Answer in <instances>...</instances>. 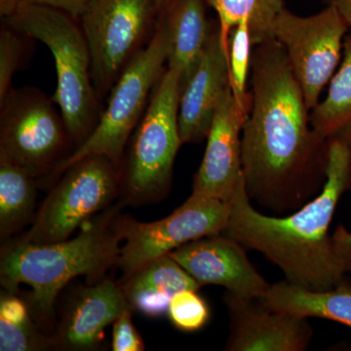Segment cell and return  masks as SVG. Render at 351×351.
I'll return each instance as SVG.
<instances>
[{"instance_id":"cell-19","label":"cell","mask_w":351,"mask_h":351,"mask_svg":"<svg viewBox=\"0 0 351 351\" xmlns=\"http://www.w3.org/2000/svg\"><path fill=\"white\" fill-rule=\"evenodd\" d=\"M265 306L306 318L334 321L351 328V283L324 292H314L297 287L287 281L270 284L258 298Z\"/></svg>"},{"instance_id":"cell-26","label":"cell","mask_w":351,"mask_h":351,"mask_svg":"<svg viewBox=\"0 0 351 351\" xmlns=\"http://www.w3.org/2000/svg\"><path fill=\"white\" fill-rule=\"evenodd\" d=\"M22 34L3 23L0 29V101L13 89L12 80L24 54Z\"/></svg>"},{"instance_id":"cell-27","label":"cell","mask_w":351,"mask_h":351,"mask_svg":"<svg viewBox=\"0 0 351 351\" xmlns=\"http://www.w3.org/2000/svg\"><path fill=\"white\" fill-rule=\"evenodd\" d=\"M131 307L123 311L113 322L112 348L113 351H143L144 341L132 321Z\"/></svg>"},{"instance_id":"cell-32","label":"cell","mask_w":351,"mask_h":351,"mask_svg":"<svg viewBox=\"0 0 351 351\" xmlns=\"http://www.w3.org/2000/svg\"><path fill=\"white\" fill-rule=\"evenodd\" d=\"M332 136H336V137L341 138V140H343V142H346V144L350 145L351 147V121L346 124L343 128L339 129Z\"/></svg>"},{"instance_id":"cell-7","label":"cell","mask_w":351,"mask_h":351,"mask_svg":"<svg viewBox=\"0 0 351 351\" xmlns=\"http://www.w3.org/2000/svg\"><path fill=\"white\" fill-rule=\"evenodd\" d=\"M52 99L36 88L12 89L0 101V158L49 180L69 154L68 129Z\"/></svg>"},{"instance_id":"cell-1","label":"cell","mask_w":351,"mask_h":351,"mask_svg":"<svg viewBox=\"0 0 351 351\" xmlns=\"http://www.w3.org/2000/svg\"><path fill=\"white\" fill-rule=\"evenodd\" d=\"M252 105L242 130V167L249 199L270 215L292 213L326 182L328 138L311 110L287 54L276 38L255 46Z\"/></svg>"},{"instance_id":"cell-2","label":"cell","mask_w":351,"mask_h":351,"mask_svg":"<svg viewBox=\"0 0 351 351\" xmlns=\"http://www.w3.org/2000/svg\"><path fill=\"white\" fill-rule=\"evenodd\" d=\"M326 182L319 195L292 213H263L249 199L244 178L230 199L225 234L247 251H256L279 267L288 283L324 292L348 281L339 263L330 226L339 201L351 191V147L328 138Z\"/></svg>"},{"instance_id":"cell-21","label":"cell","mask_w":351,"mask_h":351,"mask_svg":"<svg viewBox=\"0 0 351 351\" xmlns=\"http://www.w3.org/2000/svg\"><path fill=\"white\" fill-rule=\"evenodd\" d=\"M218 14L221 43L228 53L233 27L246 21L254 46L274 38V21L285 8V0H205Z\"/></svg>"},{"instance_id":"cell-30","label":"cell","mask_w":351,"mask_h":351,"mask_svg":"<svg viewBox=\"0 0 351 351\" xmlns=\"http://www.w3.org/2000/svg\"><path fill=\"white\" fill-rule=\"evenodd\" d=\"M24 0H0V15L2 19H7L17 12Z\"/></svg>"},{"instance_id":"cell-15","label":"cell","mask_w":351,"mask_h":351,"mask_svg":"<svg viewBox=\"0 0 351 351\" xmlns=\"http://www.w3.org/2000/svg\"><path fill=\"white\" fill-rule=\"evenodd\" d=\"M230 88L228 53L218 24L199 61L182 82L179 129L182 144H198L207 138L215 113Z\"/></svg>"},{"instance_id":"cell-17","label":"cell","mask_w":351,"mask_h":351,"mask_svg":"<svg viewBox=\"0 0 351 351\" xmlns=\"http://www.w3.org/2000/svg\"><path fill=\"white\" fill-rule=\"evenodd\" d=\"M205 0H174L158 16L167 39V68L178 71L182 82L199 61L213 32Z\"/></svg>"},{"instance_id":"cell-6","label":"cell","mask_w":351,"mask_h":351,"mask_svg":"<svg viewBox=\"0 0 351 351\" xmlns=\"http://www.w3.org/2000/svg\"><path fill=\"white\" fill-rule=\"evenodd\" d=\"M167 58L165 31L157 18L149 43L134 57L113 85L107 107L101 112L93 131L58 166L48 181L58 180L69 166L90 156H107L120 167L152 91L167 69Z\"/></svg>"},{"instance_id":"cell-9","label":"cell","mask_w":351,"mask_h":351,"mask_svg":"<svg viewBox=\"0 0 351 351\" xmlns=\"http://www.w3.org/2000/svg\"><path fill=\"white\" fill-rule=\"evenodd\" d=\"M158 18L154 0H89L78 18L99 98L110 93Z\"/></svg>"},{"instance_id":"cell-10","label":"cell","mask_w":351,"mask_h":351,"mask_svg":"<svg viewBox=\"0 0 351 351\" xmlns=\"http://www.w3.org/2000/svg\"><path fill=\"white\" fill-rule=\"evenodd\" d=\"M350 29L332 4L306 17L284 8L274 21V38L283 46L311 112L341 64Z\"/></svg>"},{"instance_id":"cell-12","label":"cell","mask_w":351,"mask_h":351,"mask_svg":"<svg viewBox=\"0 0 351 351\" xmlns=\"http://www.w3.org/2000/svg\"><path fill=\"white\" fill-rule=\"evenodd\" d=\"M230 332L228 351H304L314 331L308 318L274 311L258 298H244L226 291L223 297Z\"/></svg>"},{"instance_id":"cell-25","label":"cell","mask_w":351,"mask_h":351,"mask_svg":"<svg viewBox=\"0 0 351 351\" xmlns=\"http://www.w3.org/2000/svg\"><path fill=\"white\" fill-rule=\"evenodd\" d=\"M198 291L184 290L171 299L167 315L178 330L186 332L199 331L210 319V307Z\"/></svg>"},{"instance_id":"cell-4","label":"cell","mask_w":351,"mask_h":351,"mask_svg":"<svg viewBox=\"0 0 351 351\" xmlns=\"http://www.w3.org/2000/svg\"><path fill=\"white\" fill-rule=\"evenodd\" d=\"M3 21L23 36L41 41L52 53L57 86L51 99L63 115L76 149L93 131L101 115L91 58L80 22L55 7L27 0Z\"/></svg>"},{"instance_id":"cell-29","label":"cell","mask_w":351,"mask_h":351,"mask_svg":"<svg viewBox=\"0 0 351 351\" xmlns=\"http://www.w3.org/2000/svg\"><path fill=\"white\" fill-rule=\"evenodd\" d=\"M27 1L55 7L78 20L89 0H27Z\"/></svg>"},{"instance_id":"cell-18","label":"cell","mask_w":351,"mask_h":351,"mask_svg":"<svg viewBox=\"0 0 351 351\" xmlns=\"http://www.w3.org/2000/svg\"><path fill=\"white\" fill-rule=\"evenodd\" d=\"M131 308L149 317L167 314L173 295L202 286L170 255L145 263L120 284Z\"/></svg>"},{"instance_id":"cell-5","label":"cell","mask_w":351,"mask_h":351,"mask_svg":"<svg viewBox=\"0 0 351 351\" xmlns=\"http://www.w3.org/2000/svg\"><path fill=\"white\" fill-rule=\"evenodd\" d=\"M181 87L180 73L167 68L152 91L120 164V195L124 204H149L169 193L176 157L182 145Z\"/></svg>"},{"instance_id":"cell-33","label":"cell","mask_w":351,"mask_h":351,"mask_svg":"<svg viewBox=\"0 0 351 351\" xmlns=\"http://www.w3.org/2000/svg\"><path fill=\"white\" fill-rule=\"evenodd\" d=\"M173 1H174V0H154L157 11H158V16L159 14L162 13Z\"/></svg>"},{"instance_id":"cell-8","label":"cell","mask_w":351,"mask_h":351,"mask_svg":"<svg viewBox=\"0 0 351 351\" xmlns=\"http://www.w3.org/2000/svg\"><path fill=\"white\" fill-rule=\"evenodd\" d=\"M120 195V167L107 156L76 161L58 178L20 241L49 244L69 239Z\"/></svg>"},{"instance_id":"cell-3","label":"cell","mask_w":351,"mask_h":351,"mask_svg":"<svg viewBox=\"0 0 351 351\" xmlns=\"http://www.w3.org/2000/svg\"><path fill=\"white\" fill-rule=\"evenodd\" d=\"M121 203L106 210L75 239L49 244L15 240L2 246L0 282L16 293L21 284L32 288L27 304L41 323L52 322L62 289L78 276L101 280L119 263L122 241L117 219Z\"/></svg>"},{"instance_id":"cell-24","label":"cell","mask_w":351,"mask_h":351,"mask_svg":"<svg viewBox=\"0 0 351 351\" xmlns=\"http://www.w3.org/2000/svg\"><path fill=\"white\" fill-rule=\"evenodd\" d=\"M252 41L250 27L243 21L233 27L228 40L230 88L239 110L248 117L251 110L252 95L248 89L249 75L252 68Z\"/></svg>"},{"instance_id":"cell-14","label":"cell","mask_w":351,"mask_h":351,"mask_svg":"<svg viewBox=\"0 0 351 351\" xmlns=\"http://www.w3.org/2000/svg\"><path fill=\"white\" fill-rule=\"evenodd\" d=\"M246 119L230 88L208 132L204 156L193 178V195L230 199L243 178L242 130Z\"/></svg>"},{"instance_id":"cell-28","label":"cell","mask_w":351,"mask_h":351,"mask_svg":"<svg viewBox=\"0 0 351 351\" xmlns=\"http://www.w3.org/2000/svg\"><path fill=\"white\" fill-rule=\"evenodd\" d=\"M332 246L346 276H351V232L343 223H339L332 233Z\"/></svg>"},{"instance_id":"cell-11","label":"cell","mask_w":351,"mask_h":351,"mask_svg":"<svg viewBox=\"0 0 351 351\" xmlns=\"http://www.w3.org/2000/svg\"><path fill=\"white\" fill-rule=\"evenodd\" d=\"M228 219V202L193 193L172 214L159 221L141 223L129 217H117V228L124 242L117 265L123 278L189 242L223 233Z\"/></svg>"},{"instance_id":"cell-31","label":"cell","mask_w":351,"mask_h":351,"mask_svg":"<svg viewBox=\"0 0 351 351\" xmlns=\"http://www.w3.org/2000/svg\"><path fill=\"white\" fill-rule=\"evenodd\" d=\"M329 4H332L338 9L341 17L345 19L351 29V0H329Z\"/></svg>"},{"instance_id":"cell-22","label":"cell","mask_w":351,"mask_h":351,"mask_svg":"<svg viewBox=\"0 0 351 351\" xmlns=\"http://www.w3.org/2000/svg\"><path fill=\"white\" fill-rule=\"evenodd\" d=\"M351 121V29L343 43V57L329 83L326 98L311 112V122L318 135L329 138Z\"/></svg>"},{"instance_id":"cell-20","label":"cell","mask_w":351,"mask_h":351,"mask_svg":"<svg viewBox=\"0 0 351 351\" xmlns=\"http://www.w3.org/2000/svg\"><path fill=\"white\" fill-rule=\"evenodd\" d=\"M38 180L0 158V237L6 240L36 217Z\"/></svg>"},{"instance_id":"cell-16","label":"cell","mask_w":351,"mask_h":351,"mask_svg":"<svg viewBox=\"0 0 351 351\" xmlns=\"http://www.w3.org/2000/svg\"><path fill=\"white\" fill-rule=\"evenodd\" d=\"M131 307L119 284L103 278L80 289L69 300L56 332L53 348L61 350H92L99 346L104 330Z\"/></svg>"},{"instance_id":"cell-13","label":"cell","mask_w":351,"mask_h":351,"mask_svg":"<svg viewBox=\"0 0 351 351\" xmlns=\"http://www.w3.org/2000/svg\"><path fill=\"white\" fill-rule=\"evenodd\" d=\"M169 255L201 286H221L244 298L262 297L270 286L246 249L223 232L189 242Z\"/></svg>"},{"instance_id":"cell-23","label":"cell","mask_w":351,"mask_h":351,"mask_svg":"<svg viewBox=\"0 0 351 351\" xmlns=\"http://www.w3.org/2000/svg\"><path fill=\"white\" fill-rule=\"evenodd\" d=\"M53 348L52 338L45 336L34 322L27 301L6 291L0 299V350L38 351Z\"/></svg>"}]
</instances>
